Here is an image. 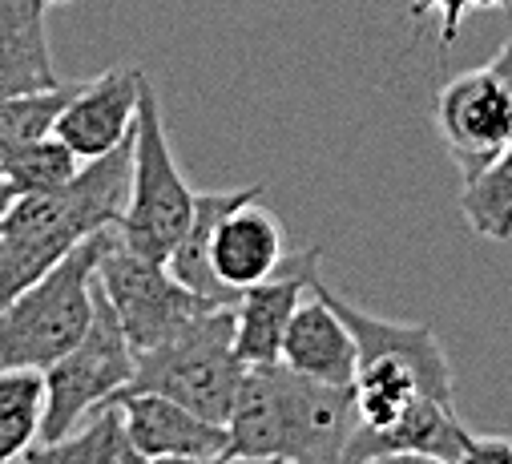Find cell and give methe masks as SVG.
Masks as SVG:
<instances>
[{
  "mask_svg": "<svg viewBox=\"0 0 512 464\" xmlns=\"http://www.w3.org/2000/svg\"><path fill=\"white\" fill-rule=\"evenodd\" d=\"M456 464H512V440L508 436H472L464 456Z\"/></svg>",
  "mask_w": 512,
  "mask_h": 464,
  "instance_id": "obj_23",
  "label": "cell"
},
{
  "mask_svg": "<svg viewBox=\"0 0 512 464\" xmlns=\"http://www.w3.org/2000/svg\"><path fill=\"white\" fill-rule=\"evenodd\" d=\"M150 464H275V460H246V456L222 452V456H166V460H150Z\"/></svg>",
  "mask_w": 512,
  "mask_h": 464,
  "instance_id": "obj_24",
  "label": "cell"
},
{
  "mask_svg": "<svg viewBox=\"0 0 512 464\" xmlns=\"http://www.w3.org/2000/svg\"><path fill=\"white\" fill-rule=\"evenodd\" d=\"M436 126L468 186L512 146V93L488 65L460 73L436 93Z\"/></svg>",
  "mask_w": 512,
  "mask_h": 464,
  "instance_id": "obj_7",
  "label": "cell"
},
{
  "mask_svg": "<svg viewBox=\"0 0 512 464\" xmlns=\"http://www.w3.org/2000/svg\"><path fill=\"white\" fill-rule=\"evenodd\" d=\"M283 380V460L343 464L351 436L359 432L355 388L307 380L279 364Z\"/></svg>",
  "mask_w": 512,
  "mask_h": 464,
  "instance_id": "obj_8",
  "label": "cell"
},
{
  "mask_svg": "<svg viewBox=\"0 0 512 464\" xmlns=\"http://www.w3.org/2000/svg\"><path fill=\"white\" fill-rule=\"evenodd\" d=\"M496 9H512V0H496Z\"/></svg>",
  "mask_w": 512,
  "mask_h": 464,
  "instance_id": "obj_28",
  "label": "cell"
},
{
  "mask_svg": "<svg viewBox=\"0 0 512 464\" xmlns=\"http://www.w3.org/2000/svg\"><path fill=\"white\" fill-rule=\"evenodd\" d=\"M117 404L125 408L134 444L146 460L166 456H222L230 452V428L190 412L186 404L158 396V392H121Z\"/></svg>",
  "mask_w": 512,
  "mask_h": 464,
  "instance_id": "obj_12",
  "label": "cell"
},
{
  "mask_svg": "<svg viewBox=\"0 0 512 464\" xmlns=\"http://www.w3.org/2000/svg\"><path fill=\"white\" fill-rule=\"evenodd\" d=\"M134 190V138L81 166L49 194L13 198L0 218V311L65 263L85 239L117 226Z\"/></svg>",
  "mask_w": 512,
  "mask_h": 464,
  "instance_id": "obj_1",
  "label": "cell"
},
{
  "mask_svg": "<svg viewBox=\"0 0 512 464\" xmlns=\"http://www.w3.org/2000/svg\"><path fill=\"white\" fill-rule=\"evenodd\" d=\"M77 85H57V89H41V93H25V97H9L0 101V182H5L9 162L17 158L21 146L53 134L65 101L73 97Z\"/></svg>",
  "mask_w": 512,
  "mask_h": 464,
  "instance_id": "obj_20",
  "label": "cell"
},
{
  "mask_svg": "<svg viewBox=\"0 0 512 464\" xmlns=\"http://www.w3.org/2000/svg\"><path fill=\"white\" fill-rule=\"evenodd\" d=\"M275 464H299V460H275Z\"/></svg>",
  "mask_w": 512,
  "mask_h": 464,
  "instance_id": "obj_30",
  "label": "cell"
},
{
  "mask_svg": "<svg viewBox=\"0 0 512 464\" xmlns=\"http://www.w3.org/2000/svg\"><path fill=\"white\" fill-rule=\"evenodd\" d=\"M242 376L246 364L234 352V307H218L170 343L138 352V372L125 392H158L206 420L226 424Z\"/></svg>",
  "mask_w": 512,
  "mask_h": 464,
  "instance_id": "obj_3",
  "label": "cell"
},
{
  "mask_svg": "<svg viewBox=\"0 0 512 464\" xmlns=\"http://www.w3.org/2000/svg\"><path fill=\"white\" fill-rule=\"evenodd\" d=\"M25 464H150L142 448L134 444L130 420L117 400L89 412L73 432L61 440H41Z\"/></svg>",
  "mask_w": 512,
  "mask_h": 464,
  "instance_id": "obj_17",
  "label": "cell"
},
{
  "mask_svg": "<svg viewBox=\"0 0 512 464\" xmlns=\"http://www.w3.org/2000/svg\"><path fill=\"white\" fill-rule=\"evenodd\" d=\"M319 247L287 259V267L259 283L246 287L234 303V352L246 368H271L283 364V343L291 331L295 311L303 307V295H311V275L319 271Z\"/></svg>",
  "mask_w": 512,
  "mask_h": 464,
  "instance_id": "obj_10",
  "label": "cell"
},
{
  "mask_svg": "<svg viewBox=\"0 0 512 464\" xmlns=\"http://www.w3.org/2000/svg\"><path fill=\"white\" fill-rule=\"evenodd\" d=\"M488 9H496V0H408V13L416 21H424V17L440 21V41L444 45H452L460 37V25L472 13H488Z\"/></svg>",
  "mask_w": 512,
  "mask_h": 464,
  "instance_id": "obj_22",
  "label": "cell"
},
{
  "mask_svg": "<svg viewBox=\"0 0 512 464\" xmlns=\"http://www.w3.org/2000/svg\"><path fill=\"white\" fill-rule=\"evenodd\" d=\"M283 364L307 380L355 388L359 343H355L347 319L319 291H311V299H303V307L291 319V331L283 343Z\"/></svg>",
  "mask_w": 512,
  "mask_h": 464,
  "instance_id": "obj_13",
  "label": "cell"
},
{
  "mask_svg": "<svg viewBox=\"0 0 512 464\" xmlns=\"http://www.w3.org/2000/svg\"><path fill=\"white\" fill-rule=\"evenodd\" d=\"M472 444V432L464 428L456 404L420 396L392 428H363L351 436L343 464H363L371 456L383 452H428V456H444V460H460L464 448Z\"/></svg>",
  "mask_w": 512,
  "mask_h": 464,
  "instance_id": "obj_14",
  "label": "cell"
},
{
  "mask_svg": "<svg viewBox=\"0 0 512 464\" xmlns=\"http://www.w3.org/2000/svg\"><path fill=\"white\" fill-rule=\"evenodd\" d=\"M134 372H138V352H134L130 335H125L121 319L113 315L105 291L97 287V315H93L89 335L53 368H45L49 408H45L41 440H61L89 412L117 400L134 384Z\"/></svg>",
  "mask_w": 512,
  "mask_h": 464,
  "instance_id": "obj_6",
  "label": "cell"
},
{
  "mask_svg": "<svg viewBox=\"0 0 512 464\" xmlns=\"http://www.w3.org/2000/svg\"><path fill=\"white\" fill-rule=\"evenodd\" d=\"M460 214L480 239H512V146L460 190Z\"/></svg>",
  "mask_w": 512,
  "mask_h": 464,
  "instance_id": "obj_19",
  "label": "cell"
},
{
  "mask_svg": "<svg viewBox=\"0 0 512 464\" xmlns=\"http://www.w3.org/2000/svg\"><path fill=\"white\" fill-rule=\"evenodd\" d=\"M97 287L105 291L113 315L121 319L134 352L162 347L186 327H194L198 319H206L210 311H218V303L190 291L166 263L125 247L117 226H109L101 259H97Z\"/></svg>",
  "mask_w": 512,
  "mask_h": 464,
  "instance_id": "obj_5",
  "label": "cell"
},
{
  "mask_svg": "<svg viewBox=\"0 0 512 464\" xmlns=\"http://www.w3.org/2000/svg\"><path fill=\"white\" fill-rule=\"evenodd\" d=\"M45 0H0V101L57 89Z\"/></svg>",
  "mask_w": 512,
  "mask_h": 464,
  "instance_id": "obj_15",
  "label": "cell"
},
{
  "mask_svg": "<svg viewBox=\"0 0 512 464\" xmlns=\"http://www.w3.org/2000/svg\"><path fill=\"white\" fill-rule=\"evenodd\" d=\"M230 452L246 460H283V380L279 364L246 368L226 420Z\"/></svg>",
  "mask_w": 512,
  "mask_h": 464,
  "instance_id": "obj_16",
  "label": "cell"
},
{
  "mask_svg": "<svg viewBox=\"0 0 512 464\" xmlns=\"http://www.w3.org/2000/svg\"><path fill=\"white\" fill-rule=\"evenodd\" d=\"M45 5H69V0H45Z\"/></svg>",
  "mask_w": 512,
  "mask_h": 464,
  "instance_id": "obj_29",
  "label": "cell"
},
{
  "mask_svg": "<svg viewBox=\"0 0 512 464\" xmlns=\"http://www.w3.org/2000/svg\"><path fill=\"white\" fill-rule=\"evenodd\" d=\"M17 464H25V460H17Z\"/></svg>",
  "mask_w": 512,
  "mask_h": 464,
  "instance_id": "obj_31",
  "label": "cell"
},
{
  "mask_svg": "<svg viewBox=\"0 0 512 464\" xmlns=\"http://www.w3.org/2000/svg\"><path fill=\"white\" fill-rule=\"evenodd\" d=\"M150 77L138 65H113L93 81H81L73 97L65 101L61 118L53 126L57 138H65L85 162L117 150L138 130V109Z\"/></svg>",
  "mask_w": 512,
  "mask_h": 464,
  "instance_id": "obj_9",
  "label": "cell"
},
{
  "mask_svg": "<svg viewBox=\"0 0 512 464\" xmlns=\"http://www.w3.org/2000/svg\"><path fill=\"white\" fill-rule=\"evenodd\" d=\"M210 267L218 283L230 287L234 295L275 279L287 267V243H283L279 218L259 198L230 210L210 239Z\"/></svg>",
  "mask_w": 512,
  "mask_h": 464,
  "instance_id": "obj_11",
  "label": "cell"
},
{
  "mask_svg": "<svg viewBox=\"0 0 512 464\" xmlns=\"http://www.w3.org/2000/svg\"><path fill=\"white\" fill-rule=\"evenodd\" d=\"M9 202H13V190L0 182V218H5V210H9Z\"/></svg>",
  "mask_w": 512,
  "mask_h": 464,
  "instance_id": "obj_27",
  "label": "cell"
},
{
  "mask_svg": "<svg viewBox=\"0 0 512 464\" xmlns=\"http://www.w3.org/2000/svg\"><path fill=\"white\" fill-rule=\"evenodd\" d=\"M194 202L198 194L182 178L162 126L158 93L154 85H146L134 130V190H130V206H125L117 222V235L138 255L170 263L194 222Z\"/></svg>",
  "mask_w": 512,
  "mask_h": 464,
  "instance_id": "obj_4",
  "label": "cell"
},
{
  "mask_svg": "<svg viewBox=\"0 0 512 464\" xmlns=\"http://www.w3.org/2000/svg\"><path fill=\"white\" fill-rule=\"evenodd\" d=\"M363 464H456V460H444V456H428V452H383V456H371Z\"/></svg>",
  "mask_w": 512,
  "mask_h": 464,
  "instance_id": "obj_25",
  "label": "cell"
},
{
  "mask_svg": "<svg viewBox=\"0 0 512 464\" xmlns=\"http://www.w3.org/2000/svg\"><path fill=\"white\" fill-rule=\"evenodd\" d=\"M105 235L85 239L65 263L21 291L0 311V372L5 368H53L89 335L97 315V259Z\"/></svg>",
  "mask_w": 512,
  "mask_h": 464,
  "instance_id": "obj_2",
  "label": "cell"
},
{
  "mask_svg": "<svg viewBox=\"0 0 512 464\" xmlns=\"http://www.w3.org/2000/svg\"><path fill=\"white\" fill-rule=\"evenodd\" d=\"M488 69H492V73H496V77L508 85V93H512V37H508V41L496 49V57L488 61Z\"/></svg>",
  "mask_w": 512,
  "mask_h": 464,
  "instance_id": "obj_26",
  "label": "cell"
},
{
  "mask_svg": "<svg viewBox=\"0 0 512 464\" xmlns=\"http://www.w3.org/2000/svg\"><path fill=\"white\" fill-rule=\"evenodd\" d=\"M81 154L57 138V134H45L29 146L17 150V158L9 162L5 170V186L13 190V198H25V194H49V190H61L69 186L77 174H81Z\"/></svg>",
  "mask_w": 512,
  "mask_h": 464,
  "instance_id": "obj_21",
  "label": "cell"
},
{
  "mask_svg": "<svg viewBox=\"0 0 512 464\" xmlns=\"http://www.w3.org/2000/svg\"><path fill=\"white\" fill-rule=\"evenodd\" d=\"M49 384L37 368H5L0 372V464L25 460L45 432Z\"/></svg>",
  "mask_w": 512,
  "mask_h": 464,
  "instance_id": "obj_18",
  "label": "cell"
}]
</instances>
